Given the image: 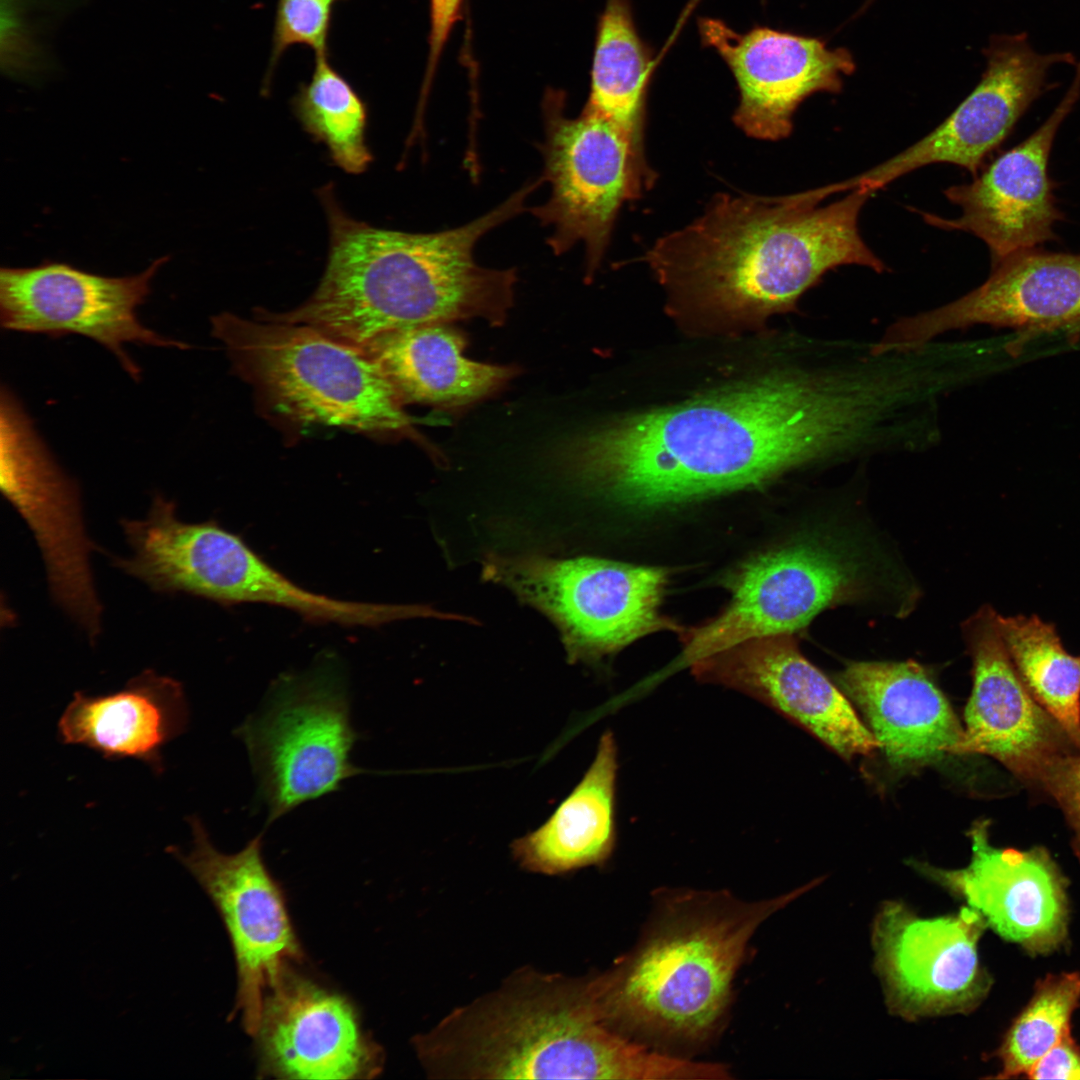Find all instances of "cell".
<instances>
[{
  "instance_id": "5b68a950",
  "label": "cell",
  "mask_w": 1080,
  "mask_h": 1080,
  "mask_svg": "<svg viewBox=\"0 0 1080 1080\" xmlns=\"http://www.w3.org/2000/svg\"><path fill=\"white\" fill-rule=\"evenodd\" d=\"M806 889L755 903L721 892L674 895L631 953L588 977L602 1020L625 1036L704 1040L719 1024L758 926Z\"/></svg>"
},
{
  "instance_id": "484cf974",
  "label": "cell",
  "mask_w": 1080,
  "mask_h": 1080,
  "mask_svg": "<svg viewBox=\"0 0 1080 1080\" xmlns=\"http://www.w3.org/2000/svg\"><path fill=\"white\" fill-rule=\"evenodd\" d=\"M465 347V337L449 323H431L385 333L361 348L403 404L451 410L489 396L515 374L512 367L467 358Z\"/></svg>"
},
{
  "instance_id": "603a6c76",
  "label": "cell",
  "mask_w": 1080,
  "mask_h": 1080,
  "mask_svg": "<svg viewBox=\"0 0 1080 1080\" xmlns=\"http://www.w3.org/2000/svg\"><path fill=\"white\" fill-rule=\"evenodd\" d=\"M964 633L973 661V687L959 754L989 755L1022 779L1040 783L1054 761L1069 752L1071 741L1020 678L999 632L997 613L981 608L965 623Z\"/></svg>"
},
{
  "instance_id": "4dcf8cb0",
  "label": "cell",
  "mask_w": 1080,
  "mask_h": 1080,
  "mask_svg": "<svg viewBox=\"0 0 1080 1080\" xmlns=\"http://www.w3.org/2000/svg\"><path fill=\"white\" fill-rule=\"evenodd\" d=\"M1080 1003V973L1049 975L1037 985L1032 999L1015 1019L997 1051L1001 1068L994 1078L1026 1075L1064 1036Z\"/></svg>"
},
{
  "instance_id": "ba28073f",
  "label": "cell",
  "mask_w": 1080,
  "mask_h": 1080,
  "mask_svg": "<svg viewBox=\"0 0 1080 1080\" xmlns=\"http://www.w3.org/2000/svg\"><path fill=\"white\" fill-rule=\"evenodd\" d=\"M235 734L246 746L267 825L367 772L350 759L359 734L351 723L344 667L335 655L318 657L303 672L280 675L261 709Z\"/></svg>"
},
{
  "instance_id": "ac0fdd59",
  "label": "cell",
  "mask_w": 1080,
  "mask_h": 1080,
  "mask_svg": "<svg viewBox=\"0 0 1080 1080\" xmlns=\"http://www.w3.org/2000/svg\"><path fill=\"white\" fill-rule=\"evenodd\" d=\"M975 325L1007 328L1017 334L1008 351L1016 354L1044 334L1080 333V254L1038 248L992 264L987 280L968 294L933 310L897 320L893 333L905 349H919L935 337Z\"/></svg>"
},
{
  "instance_id": "7c38bea8",
  "label": "cell",
  "mask_w": 1080,
  "mask_h": 1080,
  "mask_svg": "<svg viewBox=\"0 0 1080 1080\" xmlns=\"http://www.w3.org/2000/svg\"><path fill=\"white\" fill-rule=\"evenodd\" d=\"M192 848L168 850L199 882L216 906L231 941L238 977L234 1015L255 1035L264 996L282 970L303 959L283 891L262 856V834L237 853L211 843L197 817L189 819Z\"/></svg>"
},
{
  "instance_id": "277c9868",
  "label": "cell",
  "mask_w": 1080,
  "mask_h": 1080,
  "mask_svg": "<svg viewBox=\"0 0 1080 1080\" xmlns=\"http://www.w3.org/2000/svg\"><path fill=\"white\" fill-rule=\"evenodd\" d=\"M413 1043L437 1078L700 1079L706 1070L608 1026L588 978L531 968L454 1009Z\"/></svg>"
},
{
  "instance_id": "f1b7e54d",
  "label": "cell",
  "mask_w": 1080,
  "mask_h": 1080,
  "mask_svg": "<svg viewBox=\"0 0 1080 1080\" xmlns=\"http://www.w3.org/2000/svg\"><path fill=\"white\" fill-rule=\"evenodd\" d=\"M997 625L1020 678L1080 752V656L1036 615L997 614Z\"/></svg>"
},
{
  "instance_id": "cb8c5ba5",
  "label": "cell",
  "mask_w": 1080,
  "mask_h": 1080,
  "mask_svg": "<svg viewBox=\"0 0 1080 1080\" xmlns=\"http://www.w3.org/2000/svg\"><path fill=\"white\" fill-rule=\"evenodd\" d=\"M870 731L898 767H917L959 754L964 729L927 671L913 661L853 662L838 675Z\"/></svg>"
},
{
  "instance_id": "e0dca14e",
  "label": "cell",
  "mask_w": 1080,
  "mask_h": 1080,
  "mask_svg": "<svg viewBox=\"0 0 1080 1080\" xmlns=\"http://www.w3.org/2000/svg\"><path fill=\"white\" fill-rule=\"evenodd\" d=\"M698 31L702 44L723 59L735 79V125L757 139L789 136L799 105L814 93H839L855 70L847 49L830 48L816 37L765 26L740 33L711 17L698 19Z\"/></svg>"
},
{
  "instance_id": "6da1fadb",
  "label": "cell",
  "mask_w": 1080,
  "mask_h": 1080,
  "mask_svg": "<svg viewBox=\"0 0 1080 1080\" xmlns=\"http://www.w3.org/2000/svg\"><path fill=\"white\" fill-rule=\"evenodd\" d=\"M890 392L870 367L779 371L562 441L560 470L626 507L650 509L760 486L873 442Z\"/></svg>"
},
{
  "instance_id": "2e32d148",
  "label": "cell",
  "mask_w": 1080,
  "mask_h": 1080,
  "mask_svg": "<svg viewBox=\"0 0 1080 1080\" xmlns=\"http://www.w3.org/2000/svg\"><path fill=\"white\" fill-rule=\"evenodd\" d=\"M983 54L986 67L972 92L932 132L896 156L854 176L873 192L917 168L949 163L978 175L986 156L1008 136L1048 87L1056 65H1075L1072 52L1040 53L1025 32L995 34Z\"/></svg>"
},
{
  "instance_id": "d6a6232c",
  "label": "cell",
  "mask_w": 1080,
  "mask_h": 1080,
  "mask_svg": "<svg viewBox=\"0 0 1080 1080\" xmlns=\"http://www.w3.org/2000/svg\"><path fill=\"white\" fill-rule=\"evenodd\" d=\"M1062 808L1072 830V846L1080 861V752L1056 759L1041 782Z\"/></svg>"
},
{
  "instance_id": "9a60e30c",
  "label": "cell",
  "mask_w": 1080,
  "mask_h": 1080,
  "mask_svg": "<svg viewBox=\"0 0 1080 1080\" xmlns=\"http://www.w3.org/2000/svg\"><path fill=\"white\" fill-rule=\"evenodd\" d=\"M986 927L969 906L922 918L898 901L884 903L873 921L872 946L891 1013L916 1020L974 1010L992 983L977 951Z\"/></svg>"
},
{
  "instance_id": "7a4b0ae2",
  "label": "cell",
  "mask_w": 1080,
  "mask_h": 1080,
  "mask_svg": "<svg viewBox=\"0 0 1080 1080\" xmlns=\"http://www.w3.org/2000/svg\"><path fill=\"white\" fill-rule=\"evenodd\" d=\"M873 192L854 188L825 206L809 191L779 197L716 195L703 215L644 255L671 303L720 320L792 311L829 270L886 268L859 231Z\"/></svg>"
},
{
  "instance_id": "ffe728a7",
  "label": "cell",
  "mask_w": 1080,
  "mask_h": 1080,
  "mask_svg": "<svg viewBox=\"0 0 1080 1080\" xmlns=\"http://www.w3.org/2000/svg\"><path fill=\"white\" fill-rule=\"evenodd\" d=\"M1079 97L1080 62L1064 97L1032 135L1000 155L971 183L945 190L960 215L948 219L922 213L924 220L978 237L989 248L992 264L1054 239L1061 214L1049 178V156L1060 125Z\"/></svg>"
},
{
  "instance_id": "44dd1931",
  "label": "cell",
  "mask_w": 1080,
  "mask_h": 1080,
  "mask_svg": "<svg viewBox=\"0 0 1080 1080\" xmlns=\"http://www.w3.org/2000/svg\"><path fill=\"white\" fill-rule=\"evenodd\" d=\"M989 821L969 830L968 866L947 870L926 863L914 866L966 901L987 926L1007 941L1037 955L1059 948L1067 937V881L1043 848L1020 851L989 842Z\"/></svg>"
},
{
  "instance_id": "9c48e42d",
  "label": "cell",
  "mask_w": 1080,
  "mask_h": 1080,
  "mask_svg": "<svg viewBox=\"0 0 1080 1080\" xmlns=\"http://www.w3.org/2000/svg\"><path fill=\"white\" fill-rule=\"evenodd\" d=\"M482 575L547 616L570 663L596 662L648 634L684 629L660 612L669 582L663 567L491 554Z\"/></svg>"
},
{
  "instance_id": "836d02e7",
  "label": "cell",
  "mask_w": 1080,
  "mask_h": 1080,
  "mask_svg": "<svg viewBox=\"0 0 1080 1080\" xmlns=\"http://www.w3.org/2000/svg\"><path fill=\"white\" fill-rule=\"evenodd\" d=\"M465 0H430L429 53L419 106L424 107L436 66Z\"/></svg>"
},
{
  "instance_id": "4fadbf2b",
  "label": "cell",
  "mask_w": 1080,
  "mask_h": 1080,
  "mask_svg": "<svg viewBox=\"0 0 1080 1080\" xmlns=\"http://www.w3.org/2000/svg\"><path fill=\"white\" fill-rule=\"evenodd\" d=\"M0 439L1 492L40 547L54 600L95 640L102 615L90 566L96 546L85 531L79 488L55 462L26 411L2 416Z\"/></svg>"
},
{
  "instance_id": "4316f807",
  "label": "cell",
  "mask_w": 1080,
  "mask_h": 1080,
  "mask_svg": "<svg viewBox=\"0 0 1080 1080\" xmlns=\"http://www.w3.org/2000/svg\"><path fill=\"white\" fill-rule=\"evenodd\" d=\"M617 745L605 731L580 782L536 830L514 840L513 858L525 870L567 873L605 862L616 842Z\"/></svg>"
},
{
  "instance_id": "d6986e66",
  "label": "cell",
  "mask_w": 1080,
  "mask_h": 1080,
  "mask_svg": "<svg viewBox=\"0 0 1080 1080\" xmlns=\"http://www.w3.org/2000/svg\"><path fill=\"white\" fill-rule=\"evenodd\" d=\"M254 1037L263 1077L368 1079L383 1069V1050L352 1002L291 964L266 990Z\"/></svg>"
},
{
  "instance_id": "d4e9b609",
  "label": "cell",
  "mask_w": 1080,
  "mask_h": 1080,
  "mask_svg": "<svg viewBox=\"0 0 1080 1080\" xmlns=\"http://www.w3.org/2000/svg\"><path fill=\"white\" fill-rule=\"evenodd\" d=\"M186 722L181 683L147 670L112 694L75 693L59 720L58 735L64 744L83 745L106 758H136L161 771L162 747Z\"/></svg>"
},
{
  "instance_id": "3957f363",
  "label": "cell",
  "mask_w": 1080,
  "mask_h": 1080,
  "mask_svg": "<svg viewBox=\"0 0 1080 1080\" xmlns=\"http://www.w3.org/2000/svg\"><path fill=\"white\" fill-rule=\"evenodd\" d=\"M537 189L524 184L475 220L432 233L371 226L340 207L333 185L319 191L329 227L326 268L297 308L260 315L305 324L363 347L385 333L431 323L481 318L500 325L513 304L515 269H491L474 258L477 242L526 210Z\"/></svg>"
},
{
  "instance_id": "1f68e13d",
  "label": "cell",
  "mask_w": 1080,
  "mask_h": 1080,
  "mask_svg": "<svg viewBox=\"0 0 1080 1080\" xmlns=\"http://www.w3.org/2000/svg\"><path fill=\"white\" fill-rule=\"evenodd\" d=\"M346 0H278L272 47L263 90L284 52L293 45H305L316 53L328 52L332 10Z\"/></svg>"
},
{
  "instance_id": "5bb4252c",
  "label": "cell",
  "mask_w": 1080,
  "mask_h": 1080,
  "mask_svg": "<svg viewBox=\"0 0 1080 1080\" xmlns=\"http://www.w3.org/2000/svg\"><path fill=\"white\" fill-rule=\"evenodd\" d=\"M167 260V256L158 258L143 272L126 277L102 276L58 262L2 268L1 326L51 337L85 336L107 348L139 380L140 367L126 354L125 343L190 348L149 329L137 317V308L150 293L151 279Z\"/></svg>"
},
{
  "instance_id": "8992f818",
  "label": "cell",
  "mask_w": 1080,
  "mask_h": 1080,
  "mask_svg": "<svg viewBox=\"0 0 1080 1080\" xmlns=\"http://www.w3.org/2000/svg\"><path fill=\"white\" fill-rule=\"evenodd\" d=\"M235 370L284 416L368 433L409 432L403 402L362 348L305 324L231 313L211 319Z\"/></svg>"
},
{
  "instance_id": "8fae6325",
  "label": "cell",
  "mask_w": 1080,
  "mask_h": 1080,
  "mask_svg": "<svg viewBox=\"0 0 1080 1080\" xmlns=\"http://www.w3.org/2000/svg\"><path fill=\"white\" fill-rule=\"evenodd\" d=\"M560 96L544 103V182L550 196L530 212L552 229L547 244L555 255L576 244L585 248L586 273L592 277L608 248L622 204L639 199L656 180L642 165L623 131L607 118L583 108L575 118L564 114Z\"/></svg>"
},
{
  "instance_id": "52a82bcc",
  "label": "cell",
  "mask_w": 1080,
  "mask_h": 1080,
  "mask_svg": "<svg viewBox=\"0 0 1080 1080\" xmlns=\"http://www.w3.org/2000/svg\"><path fill=\"white\" fill-rule=\"evenodd\" d=\"M131 570L151 590L188 594L229 606L263 603L312 623L377 627L425 618L420 604H383L327 597L300 587L216 521L187 523L174 503L154 507L133 539Z\"/></svg>"
},
{
  "instance_id": "7402d4cb",
  "label": "cell",
  "mask_w": 1080,
  "mask_h": 1080,
  "mask_svg": "<svg viewBox=\"0 0 1080 1080\" xmlns=\"http://www.w3.org/2000/svg\"><path fill=\"white\" fill-rule=\"evenodd\" d=\"M700 681L744 693L794 722L845 759L878 747L851 702L801 653L793 634L754 638L690 666Z\"/></svg>"
},
{
  "instance_id": "e575fe53",
  "label": "cell",
  "mask_w": 1080,
  "mask_h": 1080,
  "mask_svg": "<svg viewBox=\"0 0 1080 1080\" xmlns=\"http://www.w3.org/2000/svg\"><path fill=\"white\" fill-rule=\"evenodd\" d=\"M1026 1075L1031 1079H1080V1046L1067 1034Z\"/></svg>"
},
{
  "instance_id": "f546056e",
  "label": "cell",
  "mask_w": 1080,
  "mask_h": 1080,
  "mask_svg": "<svg viewBox=\"0 0 1080 1080\" xmlns=\"http://www.w3.org/2000/svg\"><path fill=\"white\" fill-rule=\"evenodd\" d=\"M303 128L326 145L331 159L345 172L360 174L373 161L366 144V104L331 65L328 52L315 54L310 81L292 99Z\"/></svg>"
},
{
  "instance_id": "30bf717a",
  "label": "cell",
  "mask_w": 1080,
  "mask_h": 1080,
  "mask_svg": "<svg viewBox=\"0 0 1080 1080\" xmlns=\"http://www.w3.org/2000/svg\"><path fill=\"white\" fill-rule=\"evenodd\" d=\"M871 566L849 542L814 536L759 554L725 581L728 606L683 629L677 664L691 666L744 641L793 634L822 610L869 591Z\"/></svg>"
},
{
  "instance_id": "83f0119b",
  "label": "cell",
  "mask_w": 1080,
  "mask_h": 1080,
  "mask_svg": "<svg viewBox=\"0 0 1080 1080\" xmlns=\"http://www.w3.org/2000/svg\"><path fill=\"white\" fill-rule=\"evenodd\" d=\"M654 67L651 50L637 31L630 1L607 0L597 25L590 92L584 108L616 124L643 165H649L644 130Z\"/></svg>"
}]
</instances>
